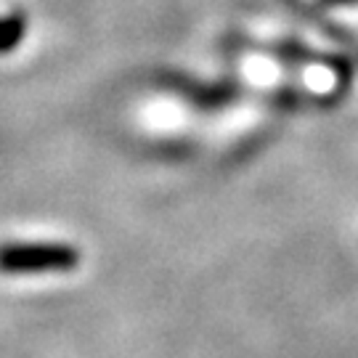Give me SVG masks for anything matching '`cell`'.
Instances as JSON below:
<instances>
[{
  "label": "cell",
  "instance_id": "obj_1",
  "mask_svg": "<svg viewBox=\"0 0 358 358\" xmlns=\"http://www.w3.org/2000/svg\"><path fill=\"white\" fill-rule=\"evenodd\" d=\"M80 263V252L72 244L59 242H8L0 244L3 273H48L72 271Z\"/></svg>",
  "mask_w": 358,
  "mask_h": 358
},
{
  "label": "cell",
  "instance_id": "obj_2",
  "mask_svg": "<svg viewBox=\"0 0 358 358\" xmlns=\"http://www.w3.org/2000/svg\"><path fill=\"white\" fill-rule=\"evenodd\" d=\"M24 35V19L22 16H8L0 19V51H11L13 45Z\"/></svg>",
  "mask_w": 358,
  "mask_h": 358
},
{
  "label": "cell",
  "instance_id": "obj_3",
  "mask_svg": "<svg viewBox=\"0 0 358 358\" xmlns=\"http://www.w3.org/2000/svg\"><path fill=\"white\" fill-rule=\"evenodd\" d=\"M324 6H358V0H321Z\"/></svg>",
  "mask_w": 358,
  "mask_h": 358
}]
</instances>
